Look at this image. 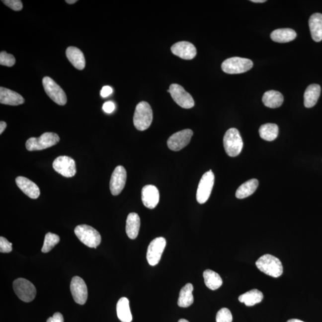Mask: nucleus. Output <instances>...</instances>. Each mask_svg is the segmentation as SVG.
I'll return each instance as SVG.
<instances>
[{"instance_id":"obj_17","label":"nucleus","mask_w":322,"mask_h":322,"mask_svg":"<svg viewBox=\"0 0 322 322\" xmlns=\"http://www.w3.org/2000/svg\"><path fill=\"white\" fill-rule=\"evenodd\" d=\"M142 200L143 205L149 209L157 207L160 201V192L156 186L147 185L142 190Z\"/></svg>"},{"instance_id":"obj_25","label":"nucleus","mask_w":322,"mask_h":322,"mask_svg":"<svg viewBox=\"0 0 322 322\" xmlns=\"http://www.w3.org/2000/svg\"><path fill=\"white\" fill-rule=\"evenodd\" d=\"M140 219L139 215L131 213L128 215L126 221V233L131 240H135L139 235Z\"/></svg>"},{"instance_id":"obj_13","label":"nucleus","mask_w":322,"mask_h":322,"mask_svg":"<svg viewBox=\"0 0 322 322\" xmlns=\"http://www.w3.org/2000/svg\"><path fill=\"white\" fill-rule=\"evenodd\" d=\"M192 130H183L172 134L167 141V145L173 151H179L186 147L193 136Z\"/></svg>"},{"instance_id":"obj_44","label":"nucleus","mask_w":322,"mask_h":322,"mask_svg":"<svg viewBox=\"0 0 322 322\" xmlns=\"http://www.w3.org/2000/svg\"><path fill=\"white\" fill-rule=\"evenodd\" d=\"M178 322H189L186 320V319H180V320H179Z\"/></svg>"},{"instance_id":"obj_11","label":"nucleus","mask_w":322,"mask_h":322,"mask_svg":"<svg viewBox=\"0 0 322 322\" xmlns=\"http://www.w3.org/2000/svg\"><path fill=\"white\" fill-rule=\"evenodd\" d=\"M166 244L165 239L162 237L155 238L149 244L146 257L148 263L152 266H155L159 263Z\"/></svg>"},{"instance_id":"obj_33","label":"nucleus","mask_w":322,"mask_h":322,"mask_svg":"<svg viewBox=\"0 0 322 322\" xmlns=\"http://www.w3.org/2000/svg\"><path fill=\"white\" fill-rule=\"evenodd\" d=\"M16 63V59L13 55L8 54L4 51L0 53V65L11 67Z\"/></svg>"},{"instance_id":"obj_12","label":"nucleus","mask_w":322,"mask_h":322,"mask_svg":"<svg viewBox=\"0 0 322 322\" xmlns=\"http://www.w3.org/2000/svg\"><path fill=\"white\" fill-rule=\"evenodd\" d=\"M54 169L65 177H72L77 172L76 162L71 157L61 156L56 158L53 163Z\"/></svg>"},{"instance_id":"obj_9","label":"nucleus","mask_w":322,"mask_h":322,"mask_svg":"<svg viewBox=\"0 0 322 322\" xmlns=\"http://www.w3.org/2000/svg\"><path fill=\"white\" fill-rule=\"evenodd\" d=\"M214 174L211 170L202 175L196 192V200L199 204H205L210 198L214 186Z\"/></svg>"},{"instance_id":"obj_27","label":"nucleus","mask_w":322,"mask_h":322,"mask_svg":"<svg viewBox=\"0 0 322 322\" xmlns=\"http://www.w3.org/2000/svg\"><path fill=\"white\" fill-rule=\"evenodd\" d=\"M193 286L191 283H187L181 289L178 300V305L180 307H189L193 303Z\"/></svg>"},{"instance_id":"obj_39","label":"nucleus","mask_w":322,"mask_h":322,"mask_svg":"<svg viewBox=\"0 0 322 322\" xmlns=\"http://www.w3.org/2000/svg\"><path fill=\"white\" fill-rule=\"evenodd\" d=\"M112 92L113 89L110 86H104L100 91V95L101 97L105 98L111 94Z\"/></svg>"},{"instance_id":"obj_16","label":"nucleus","mask_w":322,"mask_h":322,"mask_svg":"<svg viewBox=\"0 0 322 322\" xmlns=\"http://www.w3.org/2000/svg\"><path fill=\"white\" fill-rule=\"evenodd\" d=\"M171 52L174 55L184 60H192L196 55L195 46L189 42L180 41L171 47Z\"/></svg>"},{"instance_id":"obj_34","label":"nucleus","mask_w":322,"mask_h":322,"mask_svg":"<svg viewBox=\"0 0 322 322\" xmlns=\"http://www.w3.org/2000/svg\"><path fill=\"white\" fill-rule=\"evenodd\" d=\"M233 316L228 309L223 308L218 312L216 316V322H232Z\"/></svg>"},{"instance_id":"obj_32","label":"nucleus","mask_w":322,"mask_h":322,"mask_svg":"<svg viewBox=\"0 0 322 322\" xmlns=\"http://www.w3.org/2000/svg\"><path fill=\"white\" fill-rule=\"evenodd\" d=\"M60 238L58 235L52 234V233H48L45 236L44 244L42 247V252L47 253L50 251L59 242Z\"/></svg>"},{"instance_id":"obj_26","label":"nucleus","mask_w":322,"mask_h":322,"mask_svg":"<svg viewBox=\"0 0 322 322\" xmlns=\"http://www.w3.org/2000/svg\"><path fill=\"white\" fill-rule=\"evenodd\" d=\"M118 318L122 322H131L133 316L130 308L129 300L126 297L119 299L116 305Z\"/></svg>"},{"instance_id":"obj_18","label":"nucleus","mask_w":322,"mask_h":322,"mask_svg":"<svg viewBox=\"0 0 322 322\" xmlns=\"http://www.w3.org/2000/svg\"><path fill=\"white\" fill-rule=\"evenodd\" d=\"M16 183L18 187L30 198L37 199L40 196L38 186L29 179L19 176L16 178Z\"/></svg>"},{"instance_id":"obj_31","label":"nucleus","mask_w":322,"mask_h":322,"mask_svg":"<svg viewBox=\"0 0 322 322\" xmlns=\"http://www.w3.org/2000/svg\"><path fill=\"white\" fill-rule=\"evenodd\" d=\"M259 134L261 139L268 142L273 141L278 136L279 127L275 124H265L259 128Z\"/></svg>"},{"instance_id":"obj_40","label":"nucleus","mask_w":322,"mask_h":322,"mask_svg":"<svg viewBox=\"0 0 322 322\" xmlns=\"http://www.w3.org/2000/svg\"><path fill=\"white\" fill-rule=\"evenodd\" d=\"M7 127V124L4 121H1L0 122V134H2Z\"/></svg>"},{"instance_id":"obj_10","label":"nucleus","mask_w":322,"mask_h":322,"mask_svg":"<svg viewBox=\"0 0 322 322\" xmlns=\"http://www.w3.org/2000/svg\"><path fill=\"white\" fill-rule=\"evenodd\" d=\"M169 89L172 99L178 105L184 109H190L195 106L192 95L185 90L183 86L177 83H172Z\"/></svg>"},{"instance_id":"obj_2","label":"nucleus","mask_w":322,"mask_h":322,"mask_svg":"<svg viewBox=\"0 0 322 322\" xmlns=\"http://www.w3.org/2000/svg\"><path fill=\"white\" fill-rule=\"evenodd\" d=\"M223 145L226 152L229 157L238 156L242 150L243 146L240 131L237 128H230L224 136Z\"/></svg>"},{"instance_id":"obj_3","label":"nucleus","mask_w":322,"mask_h":322,"mask_svg":"<svg viewBox=\"0 0 322 322\" xmlns=\"http://www.w3.org/2000/svg\"><path fill=\"white\" fill-rule=\"evenodd\" d=\"M256 267L267 275L279 277L283 273V265L279 258L273 255L265 254L256 261Z\"/></svg>"},{"instance_id":"obj_30","label":"nucleus","mask_w":322,"mask_h":322,"mask_svg":"<svg viewBox=\"0 0 322 322\" xmlns=\"http://www.w3.org/2000/svg\"><path fill=\"white\" fill-rule=\"evenodd\" d=\"M206 286L211 290H216L223 284V280L219 274L211 270H206L203 273Z\"/></svg>"},{"instance_id":"obj_41","label":"nucleus","mask_w":322,"mask_h":322,"mask_svg":"<svg viewBox=\"0 0 322 322\" xmlns=\"http://www.w3.org/2000/svg\"><path fill=\"white\" fill-rule=\"evenodd\" d=\"M77 0H66L65 2H67L68 4H73L74 3L77 2Z\"/></svg>"},{"instance_id":"obj_23","label":"nucleus","mask_w":322,"mask_h":322,"mask_svg":"<svg viewBox=\"0 0 322 322\" xmlns=\"http://www.w3.org/2000/svg\"><path fill=\"white\" fill-rule=\"evenodd\" d=\"M270 37L276 43H289L297 37V33L290 28L277 29L271 32Z\"/></svg>"},{"instance_id":"obj_37","label":"nucleus","mask_w":322,"mask_h":322,"mask_svg":"<svg viewBox=\"0 0 322 322\" xmlns=\"http://www.w3.org/2000/svg\"><path fill=\"white\" fill-rule=\"evenodd\" d=\"M115 104L112 102V101H107L103 104V110L104 112L107 113H110L113 112V110H115Z\"/></svg>"},{"instance_id":"obj_43","label":"nucleus","mask_w":322,"mask_h":322,"mask_svg":"<svg viewBox=\"0 0 322 322\" xmlns=\"http://www.w3.org/2000/svg\"><path fill=\"white\" fill-rule=\"evenodd\" d=\"M252 1V2H255V3H257V2H258V3H262V2H264L266 1H265V0H251V1Z\"/></svg>"},{"instance_id":"obj_4","label":"nucleus","mask_w":322,"mask_h":322,"mask_svg":"<svg viewBox=\"0 0 322 322\" xmlns=\"http://www.w3.org/2000/svg\"><path fill=\"white\" fill-rule=\"evenodd\" d=\"M75 234L81 242L89 247H96L101 242V236L96 230L86 225H79L75 229Z\"/></svg>"},{"instance_id":"obj_20","label":"nucleus","mask_w":322,"mask_h":322,"mask_svg":"<svg viewBox=\"0 0 322 322\" xmlns=\"http://www.w3.org/2000/svg\"><path fill=\"white\" fill-rule=\"evenodd\" d=\"M66 55L72 65L79 70H82L85 67L84 55L76 47H69L66 51Z\"/></svg>"},{"instance_id":"obj_8","label":"nucleus","mask_w":322,"mask_h":322,"mask_svg":"<svg viewBox=\"0 0 322 322\" xmlns=\"http://www.w3.org/2000/svg\"><path fill=\"white\" fill-rule=\"evenodd\" d=\"M15 294L24 302L29 303L34 300L37 294L35 286L29 280L23 278L15 280L13 283Z\"/></svg>"},{"instance_id":"obj_36","label":"nucleus","mask_w":322,"mask_h":322,"mask_svg":"<svg viewBox=\"0 0 322 322\" xmlns=\"http://www.w3.org/2000/svg\"><path fill=\"white\" fill-rule=\"evenodd\" d=\"M12 250V243L4 237L0 238V252L9 253Z\"/></svg>"},{"instance_id":"obj_42","label":"nucleus","mask_w":322,"mask_h":322,"mask_svg":"<svg viewBox=\"0 0 322 322\" xmlns=\"http://www.w3.org/2000/svg\"><path fill=\"white\" fill-rule=\"evenodd\" d=\"M287 322H304L302 321L298 320V319H290V320L288 321Z\"/></svg>"},{"instance_id":"obj_24","label":"nucleus","mask_w":322,"mask_h":322,"mask_svg":"<svg viewBox=\"0 0 322 322\" xmlns=\"http://www.w3.org/2000/svg\"><path fill=\"white\" fill-rule=\"evenodd\" d=\"M262 100L265 106L274 109L282 105L284 98L280 92L270 90L265 92Z\"/></svg>"},{"instance_id":"obj_38","label":"nucleus","mask_w":322,"mask_h":322,"mask_svg":"<svg viewBox=\"0 0 322 322\" xmlns=\"http://www.w3.org/2000/svg\"><path fill=\"white\" fill-rule=\"evenodd\" d=\"M47 322H64V319L61 313H56L52 318L48 319Z\"/></svg>"},{"instance_id":"obj_14","label":"nucleus","mask_w":322,"mask_h":322,"mask_svg":"<svg viewBox=\"0 0 322 322\" xmlns=\"http://www.w3.org/2000/svg\"><path fill=\"white\" fill-rule=\"evenodd\" d=\"M71 291L74 300L77 304L83 305L87 300L88 289L82 278L74 276L71 280Z\"/></svg>"},{"instance_id":"obj_22","label":"nucleus","mask_w":322,"mask_h":322,"mask_svg":"<svg viewBox=\"0 0 322 322\" xmlns=\"http://www.w3.org/2000/svg\"><path fill=\"white\" fill-rule=\"evenodd\" d=\"M321 86L316 83L310 85L306 89L304 94V104L307 108H310L318 102L321 95Z\"/></svg>"},{"instance_id":"obj_19","label":"nucleus","mask_w":322,"mask_h":322,"mask_svg":"<svg viewBox=\"0 0 322 322\" xmlns=\"http://www.w3.org/2000/svg\"><path fill=\"white\" fill-rule=\"evenodd\" d=\"M25 102L23 97L17 92L8 88H0V103L7 105L18 106Z\"/></svg>"},{"instance_id":"obj_1","label":"nucleus","mask_w":322,"mask_h":322,"mask_svg":"<svg viewBox=\"0 0 322 322\" xmlns=\"http://www.w3.org/2000/svg\"><path fill=\"white\" fill-rule=\"evenodd\" d=\"M153 112L150 104L146 101H141L136 107L133 117L134 126L139 131L147 130L152 124Z\"/></svg>"},{"instance_id":"obj_21","label":"nucleus","mask_w":322,"mask_h":322,"mask_svg":"<svg viewBox=\"0 0 322 322\" xmlns=\"http://www.w3.org/2000/svg\"><path fill=\"white\" fill-rule=\"evenodd\" d=\"M309 28L313 40L316 42L322 40V14L316 13L309 19Z\"/></svg>"},{"instance_id":"obj_28","label":"nucleus","mask_w":322,"mask_h":322,"mask_svg":"<svg viewBox=\"0 0 322 322\" xmlns=\"http://www.w3.org/2000/svg\"><path fill=\"white\" fill-rule=\"evenodd\" d=\"M258 186V181L256 179H250L243 183L238 188L236 192V197L238 199L247 198L255 192Z\"/></svg>"},{"instance_id":"obj_15","label":"nucleus","mask_w":322,"mask_h":322,"mask_svg":"<svg viewBox=\"0 0 322 322\" xmlns=\"http://www.w3.org/2000/svg\"><path fill=\"white\" fill-rule=\"evenodd\" d=\"M127 171L122 166L116 167L110 181V190L113 195L116 196L124 189L127 181Z\"/></svg>"},{"instance_id":"obj_35","label":"nucleus","mask_w":322,"mask_h":322,"mask_svg":"<svg viewBox=\"0 0 322 322\" xmlns=\"http://www.w3.org/2000/svg\"><path fill=\"white\" fill-rule=\"evenodd\" d=\"M2 2L13 10L20 11L22 10V2L20 0H3Z\"/></svg>"},{"instance_id":"obj_5","label":"nucleus","mask_w":322,"mask_h":322,"mask_svg":"<svg viewBox=\"0 0 322 322\" xmlns=\"http://www.w3.org/2000/svg\"><path fill=\"white\" fill-rule=\"evenodd\" d=\"M60 141L58 134L54 133H45L38 138L31 137L27 140L26 148L29 151H41L54 145Z\"/></svg>"},{"instance_id":"obj_7","label":"nucleus","mask_w":322,"mask_h":322,"mask_svg":"<svg viewBox=\"0 0 322 322\" xmlns=\"http://www.w3.org/2000/svg\"><path fill=\"white\" fill-rule=\"evenodd\" d=\"M42 82L45 91L51 99L59 105H65L67 102V97L61 86L49 77H44Z\"/></svg>"},{"instance_id":"obj_29","label":"nucleus","mask_w":322,"mask_h":322,"mask_svg":"<svg viewBox=\"0 0 322 322\" xmlns=\"http://www.w3.org/2000/svg\"><path fill=\"white\" fill-rule=\"evenodd\" d=\"M263 299V294L258 289H252L246 292L239 297V301L243 303L246 306H253L256 304L261 303Z\"/></svg>"},{"instance_id":"obj_6","label":"nucleus","mask_w":322,"mask_h":322,"mask_svg":"<svg viewBox=\"0 0 322 322\" xmlns=\"http://www.w3.org/2000/svg\"><path fill=\"white\" fill-rule=\"evenodd\" d=\"M253 67V62L250 59L234 57L225 60L222 63L223 72L229 74H239L246 73Z\"/></svg>"}]
</instances>
